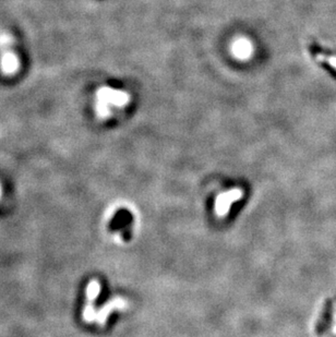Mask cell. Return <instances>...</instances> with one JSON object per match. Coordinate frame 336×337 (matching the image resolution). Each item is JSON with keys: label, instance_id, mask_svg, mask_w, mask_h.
I'll list each match as a JSON object with an SVG mask.
<instances>
[{"label": "cell", "instance_id": "6da1fadb", "mask_svg": "<svg viewBox=\"0 0 336 337\" xmlns=\"http://www.w3.org/2000/svg\"><path fill=\"white\" fill-rule=\"evenodd\" d=\"M128 102V93L111 88H103L98 93V113L101 117H107L111 115V107L125 106Z\"/></svg>", "mask_w": 336, "mask_h": 337}, {"label": "cell", "instance_id": "7a4b0ae2", "mask_svg": "<svg viewBox=\"0 0 336 337\" xmlns=\"http://www.w3.org/2000/svg\"><path fill=\"white\" fill-rule=\"evenodd\" d=\"M243 196V191L241 189H232L227 192L221 193L216 198L215 201V212L219 217H224L227 215V213L230 210V206L236 201H239Z\"/></svg>", "mask_w": 336, "mask_h": 337}, {"label": "cell", "instance_id": "3957f363", "mask_svg": "<svg viewBox=\"0 0 336 337\" xmlns=\"http://www.w3.org/2000/svg\"><path fill=\"white\" fill-rule=\"evenodd\" d=\"M125 308H127V301L122 299V298H115V299H113L111 302H108L106 306L103 307L102 310L96 313L94 322H98L99 325H104L107 316L109 315V313H111L113 310H115V309H117V310L118 309H125Z\"/></svg>", "mask_w": 336, "mask_h": 337}, {"label": "cell", "instance_id": "277c9868", "mask_svg": "<svg viewBox=\"0 0 336 337\" xmlns=\"http://www.w3.org/2000/svg\"><path fill=\"white\" fill-rule=\"evenodd\" d=\"M232 54L239 59H247L252 54V45L245 38H239L232 44Z\"/></svg>", "mask_w": 336, "mask_h": 337}, {"label": "cell", "instance_id": "5b68a950", "mask_svg": "<svg viewBox=\"0 0 336 337\" xmlns=\"http://www.w3.org/2000/svg\"><path fill=\"white\" fill-rule=\"evenodd\" d=\"M19 61L14 54H6L2 59V68L7 73H14L18 69Z\"/></svg>", "mask_w": 336, "mask_h": 337}, {"label": "cell", "instance_id": "8992f818", "mask_svg": "<svg viewBox=\"0 0 336 337\" xmlns=\"http://www.w3.org/2000/svg\"><path fill=\"white\" fill-rule=\"evenodd\" d=\"M314 57L316 60L322 61L324 63H327L329 67H332L336 71V55L335 54H328L325 51H321L318 49L314 50Z\"/></svg>", "mask_w": 336, "mask_h": 337}, {"label": "cell", "instance_id": "52a82bcc", "mask_svg": "<svg viewBox=\"0 0 336 337\" xmlns=\"http://www.w3.org/2000/svg\"><path fill=\"white\" fill-rule=\"evenodd\" d=\"M328 316H329V306H328V304H326L324 310L322 311V314H321V317L319 319L318 324H316V333H321L323 328L325 327V325L327 324Z\"/></svg>", "mask_w": 336, "mask_h": 337}, {"label": "cell", "instance_id": "ba28073f", "mask_svg": "<svg viewBox=\"0 0 336 337\" xmlns=\"http://www.w3.org/2000/svg\"><path fill=\"white\" fill-rule=\"evenodd\" d=\"M334 325H333V330L334 333H336V302L334 303Z\"/></svg>", "mask_w": 336, "mask_h": 337}]
</instances>
